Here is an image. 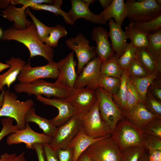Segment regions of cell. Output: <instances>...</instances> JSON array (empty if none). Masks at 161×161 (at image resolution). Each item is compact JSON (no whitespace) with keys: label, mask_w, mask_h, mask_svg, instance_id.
I'll use <instances>...</instances> for the list:
<instances>
[{"label":"cell","mask_w":161,"mask_h":161,"mask_svg":"<svg viewBox=\"0 0 161 161\" xmlns=\"http://www.w3.org/2000/svg\"><path fill=\"white\" fill-rule=\"evenodd\" d=\"M1 38L6 41L15 40L23 44L28 49L30 58L40 56L48 62L54 61V50L40 40L32 21L23 30H18L13 27H10L5 31Z\"/></svg>","instance_id":"cell-1"},{"label":"cell","mask_w":161,"mask_h":161,"mask_svg":"<svg viewBox=\"0 0 161 161\" xmlns=\"http://www.w3.org/2000/svg\"><path fill=\"white\" fill-rule=\"evenodd\" d=\"M86 4L89 5L94 3L95 1V0H82Z\"/></svg>","instance_id":"cell-57"},{"label":"cell","mask_w":161,"mask_h":161,"mask_svg":"<svg viewBox=\"0 0 161 161\" xmlns=\"http://www.w3.org/2000/svg\"><path fill=\"white\" fill-rule=\"evenodd\" d=\"M124 117L141 130L149 122L157 117L149 112L140 102L131 111L124 112Z\"/></svg>","instance_id":"cell-22"},{"label":"cell","mask_w":161,"mask_h":161,"mask_svg":"<svg viewBox=\"0 0 161 161\" xmlns=\"http://www.w3.org/2000/svg\"><path fill=\"white\" fill-rule=\"evenodd\" d=\"M25 121L26 123L30 122L36 123L43 130V134L52 137L55 134L57 129V127L51 122L50 120L37 114L35 113V109L33 107L30 109L27 112Z\"/></svg>","instance_id":"cell-24"},{"label":"cell","mask_w":161,"mask_h":161,"mask_svg":"<svg viewBox=\"0 0 161 161\" xmlns=\"http://www.w3.org/2000/svg\"><path fill=\"white\" fill-rule=\"evenodd\" d=\"M95 90L101 118L113 134L117 123L124 117V112L115 103L111 94L100 87L96 88Z\"/></svg>","instance_id":"cell-4"},{"label":"cell","mask_w":161,"mask_h":161,"mask_svg":"<svg viewBox=\"0 0 161 161\" xmlns=\"http://www.w3.org/2000/svg\"><path fill=\"white\" fill-rule=\"evenodd\" d=\"M157 3L160 5L161 6V0H156Z\"/></svg>","instance_id":"cell-59"},{"label":"cell","mask_w":161,"mask_h":161,"mask_svg":"<svg viewBox=\"0 0 161 161\" xmlns=\"http://www.w3.org/2000/svg\"><path fill=\"white\" fill-rule=\"evenodd\" d=\"M2 34V31L1 29L0 28V37L1 36Z\"/></svg>","instance_id":"cell-60"},{"label":"cell","mask_w":161,"mask_h":161,"mask_svg":"<svg viewBox=\"0 0 161 161\" xmlns=\"http://www.w3.org/2000/svg\"><path fill=\"white\" fill-rule=\"evenodd\" d=\"M130 24L145 33L152 34L161 28V15L148 21Z\"/></svg>","instance_id":"cell-35"},{"label":"cell","mask_w":161,"mask_h":161,"mask_svg":"<svg viewBox=\"0 0 161 161\" xmlns=\"http://www.w3.org/2000/svg\"><path fill=\"white\" fill-rule=\"evenodd\" d=\"M143 145L147 151L161 150V139L143 133Z\"/></svg>","instance_id":"cell-43"},{"label":"cell","mask_w":161,"mask_h":161,"mask_svg":"<svg viewBox=\"0 0 161 161\" xmlns=\"http://www.w3.org/2000/svg\"><path fill=\"white\" fill-rule=\"evenodd\" d=\"M128 77L127 70L123 71L120 78V83L118 91L116 94L112 95L114 102L123 112H125L126 110Z\"/></svg>","instance_id":"cell-32"},{"label":"cell","mask_w":161,"mask_h":161,"mask_svg":"<svg viewBox=\"0 0 161 161\" xmlns=\"http://www.w3.org/2000/svg\"><path fill=\"white\" fill-rule=\"evenodd\" d=\"M100 14L103 21L106 22L114 18L115 22L122 26L126 18L127 10L123 0H113L110 4L102 11Z\"/></svg>","instance_id":"cell-23"},{"label":"cell","mask_w":161,"mask_h":161,"mask_svg":"<svg viewBox=\"0 0 161 161\" xmlns=\"http://www.w3.org/2000/svg\"><path fill=\"white\" fill-rule=\"evenodd\" d=\"M102 62L96 57L89 62L77 75L74 88L85 87L95 90L97 87L99 78L100 75Z\"/></svg>","instance_id":"cell-14"},{"label":"cell","mask_w":161,"mask_h":161,"mask_svg":"<svg viewBox=\"0 0 161 161\" xmlns=\"http://www.w3.org/2000/svg\"><path fill=\"white\" fill-rule=\"evenodd\" d=\"M62 4V0H54L53 5L45 4H35L31 5L29 7L35 11L43 10L52 13L56 15H59L63 18L66 23L71 25H74V24L70 19L67 13L61 10V7Z\"/></svg>","instance_id":"cell-29"},{"label":"cell","mask_w":161,"mask_h":161,"mask_svg":"<svg viewBox=\"0 0 161 161\" xmlns=\"http://www.w3.org/2000/svg\"><path fill=\"white\" fill-rule=\"evenodd\" d=\"M11 4V0H0V9L7 7Z\"/></svg>","instance_id":"cell-53"},{"label":"cell","mask_w":161,"mask_h":161,"mask_svg":"<svg viewBox=\"0 0 161 161\" xmlns=\"http://www.w3.org/2000/svg\"><path fill=\"white\" fill-rule=\"evenodd\" d=\"M57 64L58 75L55 82L64 87L73 88L77 76L75 70L76 61L74 59L73 52L69 53Z\"/></svg>","instance_id":"cell-15"},{"label":"cell","mask_w":161,"mask_h":161,"mask_svg":"<svg viewBox=\"0 0 161 161\" xmlns=\"http://www.w3.org/2000/svg\"><path fill=\"white\" fill-rule=\"evenodd\" d=\"M3 102L0 109V117H10L15 119L16 125L19 130L24 129L26 126L25 121V115L27 111L35 105L32 99L24 101L17 100V96L14 92L8 90H3Z\"/></svg>","instance_id":"cell-2"},{"label":"cell","mask_w":161,"mask_h":161,"mask_svg":"<svg viewBox=\"0 0 161 161\" xmlns=\"http://www.w3.org/2000/svg\"><path fill=\"white\" fill-rule=\"evenodd\" d=\"M67 34V31L64 27L60 24L57 25L52 27L49 35L46 39L44 43L52 48L56 47L59 39L65 37Z\"/></svg>","instance_id":"cell-38"},{"label":"cell","mask_w":161,"mask_h":161,"mask_svg":"<svg viewBox=\"0 0 161 161\" xmlns=\"http://www.w3.org/2000/svg\"><path fill=\"white\" fill-rule=\"evenodd\" d=\"M125 3L126 18L131 22L148 21L161 15V6L156 0H128Z\"/></svg>","instance_id":"cell-5"},{"label":"cell","mask_w":161,"mask_h":161,"mask_svg":"<svg viewBox=\"0 0 161 161\" xmlns=\"http://www.w3.org/2000/svg\"><path fill=\"white\" fill-rule=\"evenodd\" d=\"M102 138L97 139L91 138L85 134L82 128L68 146L71 147L73 149V161H76L80 155L90 145Z\"/></svg>","instance_id":"cell-25"},{"label":"cell","mask_w":161,"mask_h":161,"mask_svg":"<svg viewBox=\"0 0 161 161\" xmlns=\"http://www.w3.org/2000/svg\"><path fill=\"white\" fill-rule=\"evenodd\" d=\"M127 72L128 76L132 77H144L149 74L137 59L133 60L131 62Z\"/></svg>","instance_id":"cell-42"},{"label":"cell","mask_w":161,"mask_h":161,"mask_svg":"<svg viewBox=\"0 0 161 161\" xmlns=\"http://www.w3.org/2000/svg\"><path fill=\"white\" fill-rule=\"evenodd\" d=\"M120 83V79L103 75H100L97 83V87L102 88L112 96L118 91Z\"/></svg>","instance_id":"cell-33"},{"label":"cell","mask_w":161,"mask_h":161,"mask_svg":"<svg viewBox=\"0 0 161 161\" xmlns=\"http://www.w3.org/2000/svg\"><path fill=\"white\" fill-rule=\"evenodd\" d=\"M56 152L59 161H73L74 151L72 148L68 147L65 149H59Z\"/></svg>","instance_id":"cell-45"},{"label":"cell","mask_w":161,"mask_h":161,"mask_svg":"<svg viewBox=\"0 0 161 161\" xmlns=\"http://www.w3.org/2000/svg\"><path fill=\"white\" fill-rule=\"evenodd\" d=\"M112 0H99L101 6L104 9L108 7L111 3Z\"/></svg>","instance_id":"cell-54"},{"label":"cell","mask_w":161,"mask_h":161,"mask_svg":"<svg viewBox=\"0 0 161 161\" xmlns=\"http://www.w3.org/2000/svg\"><path fill=\"white\" fill-rule=\"evenodd\" d=\"M27 7L25 6L17 7L11 4L2 11L3 16L13 22V27L18 30L25 29L31 22L27 18V15L25 13Z\"/></svg>","instance_id":"cell-20"},{"label":"cell","mask_w":161,"mask_h":161,"mask_svg":"<svg viewBox=\"0 0 161 161\" xmlns=\"http://www.w3.org/2000/svg\"><path fill=\"white\" fill-rule=\"evenodd\" d=\"M10 66L7 64H4L0 61V73L5 69L9 68Z\"/></svg>","instance_id":"cell-55"},{"label":"cell","mask_w":161,"mask_h":161,"mask_svg":"<svg viewBox=\"0 0 161 161\" xmlns=\"http://www.w3.org/2000/svg\"><path fill=\"white\" fill-rule=\"evenodd\" d=\"M43 146L46 161H59L56 151L49 144H44Z\"/></svg>","instance_id":"cell-48"},{"label":"cell","mask_w":161,"mask_h":161,"mask_svg":"<svg viewBox=\"0 0 161 161\" xmlns=\"http://www.w3.org/2000/svg\"><path fill=\"white\" fill-rule=\"evenodd\" d=\"M109 30L108 36L110 38L112 50L118 58L123 54L128 43V37L121 26L116 23L113 18L108 20Z\"/></svg>","instance_id":"cell-19"},{"label":"cell","mask_w":161,"mask_h":161,"mask_svg":"<svg viewBox=\"0 0 161 161\" xmlns=\"http://www.w3.org/2000/svg\"><path fill=\"white\" fill-rule=\"evenodd\" d=\"M73 88L60 86L55 82L51 83L40 79L29 83H18L14 86L17 93H26L29 95H44L49 98L51 97L66 99L71 94Z\"/></svg>","instance_id":"cell-3"},{"label":"cell","mask_w":161,"mask_h":161,"mask_svg":"<svg viewBox=\"0 0 161 161\" xmlns=\"http://www.w3.org/2000/svg\"><path fill=\"white\" fill-rule=\"evenodd\" d=\"M148 43L147 48L161 66V28L152 34L147 35Z\"/></svg>","instance_id":"cell-31"},{"label":"cell","mask_w":161,"mask_h":161,"mask_svg":"<svg viewBox=\"0 0 161 161\" xmlns=\"http://www.w3.org/2000/svg\"><path fill=\"white\" fill-rule=\"evenodd\" d=\"M82 128L81 117L79 114L65 123L57 127L49 145L55 151L67 148Z\"/></svg>","instance_id":"cell-9"},{"label":"cell","mask_w":161,"mask_h":161,"mask_svg":"<svg viewBox=\"0 0 161 161\" xmlns=\"http://www.w3.org/2000/svg\"><path fill=\"white\" fill-rule=\"evenodd\" d=\"M24 154V152L18 155L16 153L5 152L0 155V161H28L25 159Z\"/></svg>","instance_id":"cell-47"},{"label":"cell","mask_w":161,"mask_h":161,"mask_svg":"<svg viewBox=\"0 0 161 161\" xmlns=\"http://www.w3.org/2000/svg\"><path fill=\"white\" fill-rule=\"evenodd\" d=\"M146 151L143 145L128 148L122 152L120 161H140Z\"/></svg>","instance_id":"cell-34"},{"label":"cell","mask_w":161,"mask_h":161,"mask_svg":"<svg viewBox=\"0 0 161 161\" xmlns=\"http://www.w3.org/2000/svg\"><path fill=\"white\" fill-rule=\"evenodd\" d=\"M71 9L67 13L74 24L77 19L83 18L93 23L107 24L102 19L100 14H96L92 12L89 9V5L82 0H71Z\"/></svg>","instance_id":"cell-17"},{"label":"cell","mask_w":161,"mask_h":161,"mask_svg":"<svg viewBox=\"0 0 161 161\" xmlns=\"http://www.w3.org/2000/svg\"><path fill=\"white\" fill-rule=\"evenodd\" d=\"M147 151L148 161H161V150H149Z\"/></svg>","instance_id":"cell-51"},{"label":"cell","mask_w":161,"mask_h":161,"mask_svg":"<svg viewBox=\"0 0 161 161\" xmlns=\"http://www.w3.org/2000/svg\"><path fill=\"white\" fill-rule=\"evenodd\" d=\"M137 49L130 42L123 54L118 59V64L122 71L127 70L131 62L137 59Z\"/></svg>","instance_id":"cell-36"},{"label":"cell","mask_w":161,"mask_h":161,"mask_svg":"<svg viewBox=\"0 0 161 161\" xmlns=\"http://www.w3.org/2000/svg\"><path fill=\"white\" fill-rule=\"evenodd\" d=\"M92 161H120L122 152L112 138H102L85 151Z\"/></svg>","instance_id":"cell-8"},{"label":"cell","mask_w":161,"mask_h":161,"mask_svg":"<svg viewBox=\"0 0 161 161\" xmlns=\"http://www.w3.org/2000/svg\"><path fill=\"white\" fill-rule=\"evenodd\" d=\"M92 37L96 43L97 57L102 63L105 61L115 53L108 39V32L104 28L102 27H95L92 32Z\"/></svg>","instance_id":"cell-18"},{"label":"cell","mask_w":161,"mask_h":161,"mask_svg":"<svg viewBox=\"0 0 161 161\" xmlns=\"http://www.w3.org/2000/svg\"><path fill=\"white\" fill-rule=\"evenodd\" d=\"M140 161H148L147 158V151H146L144 156Z\"/></svg>","instance_id":"cell-56"},{"label":"cell","mask_w":161,"mask_h":161,"mask_svg":"<svg viewBox=\"0 0 161 161\" xmlns=\"http://www.w3.org/2000/svg\"><path fill=\"white\" fill-rule=\"evenodd\" d=\"M130 43L136 48L147 47L148 39V34L143 32L129 24L125 27V31Z\"/></svg>","instance_id":"cell-28"},{"label":"cell","mask_w":161,"mask_h":161,"mask_svg":"<svg viewBox=\"0 0 161 161\" xmlns=\"http://www.w3.org/2000/svg\"><path fill=\"white\" fill-rule=\"evenodd\" d=\"M13 120L10 117H4L1 119L2 128L0 131V141L6 136L19 130L16 125L13 124Z\"/></svg>","instance_id":"cell-44"},{"label":"cell","mask_w":161,"mask_h":161,"mask_svg":"<svg viewBox=\"0 0 161 161\" xmlns=\"http://www.w3.org/2000/svg\"><path fill=\"white\" fill-rule=\"evenodd\" d=\"M66 45L75 53L78 59L77 74H79L84 66L97 56L96 47L89 45V41L82 33L67 39Z\"/></svg>","instance_id":"cell-10"},{"label":"cell","mask_w":161,"mask_h":161,"mask_svg":"<svg viewBox=\"0 0 161 161\" xmlns=\"http://www.w3.org/2000/svg\"><path fill=\"white\" fill-rule=\"evenodd\" d=\"M127 85V103L125 112H129L138 103L141 102L137 92L129 76Z\"/></svg>","instance_id":"cell-39"},{"label":"cell","mask_w":161,"mask_h":161,"mask_svg":"<svg viewBox=\"0 0 161 161\" xmlns=\"http://www.w3.org/2000/svg\"><path fill=\"white\" fill-rule=\"evenodd\" d=\"M142 133L161 139V119L156 117L149 122L141 130Z\"/></svg>","instance_id":"cell-41"},{"label":"cell","mask_w":161,"mask_h":161,"mask_svg":"<svg viewBox=\"0 0 161 161\" xmlns=\"http://www.w3.org/2000/svg\"><path fill=\"white\" fill-rule=\"evenodd\" d=\"M33 148L36 152L38 161H46L43 144L35 143L33 145Z\"/></svg>","instance_id":"cell-50"},{"label":"cell","mask_w":161,"mask_h":161,"mask_svg":"<svg viewBox=\"0 0 161 161\" xmlns=\"http://www.w3.org/2000/svg\"><path fill=\"white\" fill-rule=\"evenodd\" d=\"M146 109L157 118L161 119V102L156 99L148 88L143 104Z\"/></svg>","instance_id":"cell-40"},{"label":"cell","mask_w":161,"mask_h":161,"mask_svg":"<svg viewBox=\"0 0 161 161\" xmlns=\"http://www.w3.org/2000/svg\"><path fill=\"white\" fill-rule=\"evenodd\" d=\"M25 13L32 19L39 38L42 42L44 43L46 39L49 35L52 27H47L40 21L31 12L29 7L27 8Z\"/></svg>","instance_id":"cell-37"},{"label":"cell","mask_w":161,"mask_h":161,"mask_svg":"<svg viewBox=\"0 0 161 161\" xmlns=\"http://www.w3.org/2000/svg\"><path fill=\"white\" fill-rule=\"evenodd\" d=\"M6 63L10 66L8 70L0 75V92H2L4 86L8 89L16 80L23 66L26 64L25 61L19 57H12L7 60Z\"/></svg>","instance_id":"cell-21"},{"label":"cell","mask_w":161,"mask_h":161,"mask_svg":"<svg viewBox=\"0 0 161 161\" xmlns=\"http://www.w3.org/2000/svg\"><path fill=\"white\" fill-rule=\"evenodd\" d=\"M76 161H92L86 152L84 151L79 157Z\"/></svg>","instance_id":"cell-52"},{"label":"cell","mask_w":161,"mask_h":161,"mask_svg":"<svg viewBox=\"0 0 161 161\" xmlns=\"http://www.w3.org/2000/svg\"><path fill=\"white\" fill-rule=\"evenodd\" d=\"M160 74L154 72L142 78L129 77L138 94L141 102L144 104L148 89L154 80L157 78Z\"/></svg>","instance_id":"cell-27"},{"label":"cell","mask_w":161,"mask_h":161,"mask_svg":"<svg viewBox=\"0 0 161 161\" xmlns=\"http://www.w3.org/2000/svg\"><path fill=\"white\" fill-rule=\"evenodd\" d=\"M54 0H11V4L16 5L21 4L27 7L33 4H47L53 5Z\"/></svg>","instance_id":"cell-46"},{"label":"cell","mask_w":161,"mask_h":161,"mask_svg":"<svg viewBox=\"0 0 161 161\" xmlns=\"http://www.w3.org/2000/svg\"><path fill=\"white\" fill-rule=\"evenodd\" d=\"M58 75L57 63L53 61L44 65L32 67L30 64L22 67L17 77L20 83H29L46 78L57 79Z\"/></svg>","instance_id":"cell-11"},{"label":"cell","mask_w":161,"mask_h":161,"mask_svg":"<svg viewBox=\"0 0 161 161\" xmlns=\"http://www.w3.org/2000/svg\"><path fill=\"white\" fill-rule=\"evenodd\" d=\"M148 88L154 97L157 100L161 102L160 83H155L154 81L150 85Z\"/></svg>","instance_id":"cell-49"},{"label":"cell","mask_w":161,"mask_h":161,"mask_svg":"<svg viewBox=\"0 0 161 161\" xmlns=\"http://www.w3.org/2000/svg\"><path fill=\"white\" fill-rule=\"evenodd\" d=\"M120 121L111 137L121 152L131 147L143 145L141 130L126 118Z\"/></svg>","instance_id":"cell-6"},{"label":"cell","mask_w":161,"mask_h":161,"mask_svg":"<svg viewBox=\"0 0 161 161\" xmlns=\"http://www.w3.org/2000/svg\"><path fill=\"white\" fill-rule=\"evenodd\" d=\"M118 59L114 53L105 61L102 63L100 75L120 79L123 71L118 64Z\"/></svg>","instance_id":"cell-30"},{"label":"cell","mask_w":161,"mask_h":161,"mask_svg":"<svg viewBox=\"0 0 161 161\" xmlns=\"http://www.w3.org/2000/svg\"><path fill=\"white\" fill-rule=\"evenodd\" d=\"M52 139L51 136L35 132L30 127L28 123H27L24 129L9 134L6 139V143L10 145L23 143L26 144L25 146L27 149L33 150V145L34 144H49Z\"/></svg>","instance_id":"cell-12"},{"label":"cell","mask_w":161,"mask_h":161,"mask_svg":"<svg viewBox=\"0 0 161 161\" xmlns=\"http://www.w3.org/2000/svg\"><path fill=\"white\" fill-rule=\"evenodd\" d=\"M137 49V59L149 74L161 73V66L148 50L147 47H140Z\"/></svg>","instance_id":"cell-26"},{"label":"cell","mask_w":161,"mask_h":161,"mask_svg":"<svg viewBox=\"0 0 161 161\" xmlns=\"http://www.w3.org/2000/svg\"><path fill=\"white\" fill-rule=\"evenodd\" d=\"M3 102V93L1 92L0 95V109L1 108Z\"/></svg>","instance_id":"cell-58"},{"label":"cell","mask_w":161,"mask_h":161,"mask_svg":"<svg viewBox=\"0 0 161 161\" xmlns=\"http://www.w3.org/2000/svg\"><path fill=\"white\" fill-rule=\"evenodd\" d=\"M95 90L86 87L73 88L68 100L78 111L82 114L88 112L97 100Z\"/></svg>","instance_id":"cell-16"},{"label":"cell","mask_w":161,"mask_h":161,"mask_svg":"<svg viewBox=\"0 0 161 161\" xmlns=\"http://www.w3.org/2000/svg\"><path fill=\"white\" fill-rule=\"evenodd\" d=\"M80 114L83 130L87 136L94 139L112 136V132L101 118L97 99L88 112Z\"/></svg>","instance_id":"cell-7"},{"label":"cell","mask_w":161,"mask_h":161,"mask_svg":"<svg viewBox=\"0 0 161 161\" xmlns=\"http://www.w3.org/2000/svg\"><path fill=\"white\" fill-rule=\"evenodd\" d=\"M36 98L44 104L52 106L58 109V115L50 120L51 122L57 127L65 123L79 114L78 110L66 99H50L41 95L36 96Z\"/></svg>","instance_id":"cell-13"}]
</instances>
